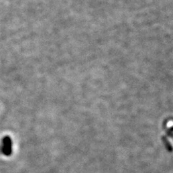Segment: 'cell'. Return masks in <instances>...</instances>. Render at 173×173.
<instances>
[{"mask_svg": "<svg viewBox=\"0 0 173 173\" xmlns=\"http://www.w3.org/2000/svg\"><path fill=\"white\" fill-rule=\"evenodd\" d=\"M0 152L3 155L9 156L12 153V141L9 136H5L3 138L1 146Z\"/></svg>", "mask_w": 173, "mask_h": 173, "instance_id": "cell-1", "label": "cell"}]
</instances>
